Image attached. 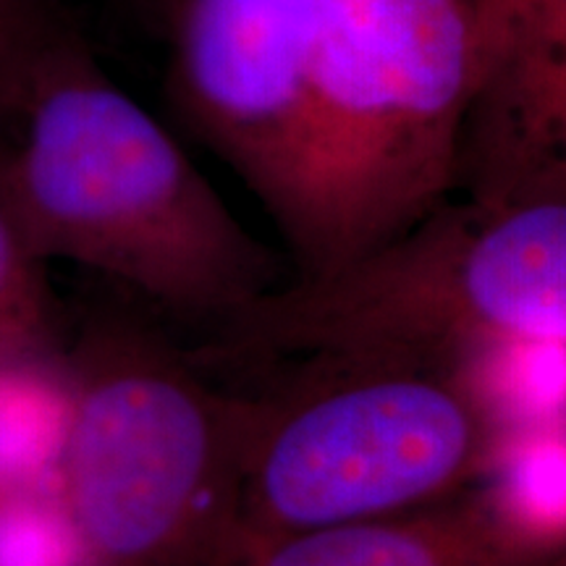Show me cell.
<instances>
[{"mask_svg": "<svg viewBox=\"0 0 566 566\" xmlns=\"http://www.w3.org/2000/svg\"><path fill=\"white\" fill-rule=\"evenodd\" d=\"M472 80L454 192L566 195V0H470Z\"/></svg>", "mask_w": 566, "mask_h": 566, "instance_id": "7", "label": "cell"}, {"mask_svg": "<svg viewBox=\"0 0 566 566\" xmlns=\"http://www.w3.org/2000/svg\"><path fill=\"white\" fill-rule=\"evenodd\" d=\"M250 396L229 564L279 537L412 512L480 483L506 430L457 352L338 349Z\"/></svg>", "mask_w": 566, "mask_h": 566, "instance_id": "2", "label": "cell"}, {"mask_svg": "<svg viewBox=\"0 0 566 566\" xmlns=\"http://www.w3.org/2000/svg\"><path fill=\"white\" fill-rule=\"evenodd\" d=\"M61 21L51 0H0V122L11 116L34 55Z\"/></svg>", "mask_w": 566, "mask_h": 566, "instance_id": "12", "label": "cell"}, {"mask_svg": "<svg viewBox=\"0 0 566 566\" xmlns=\"http://www.w3.org/2000/svg\"><path fill=\"white\" fill-rule=\"evenodd\" d=\"M514 566H566V548L554 551V554H546V556L527 558V562H520Z\"/></svg>", "mask_w": 566, "mask_h": 566, "instance_id": "13", "label": "cell"}, {"mask_svg": "<svg viewBox=\"0 0 566 566\" xmlns=\"http://www.w3.org/2000/svg\"><path fill=\"white\" fill-rule=\"evenodd\" d=\"M0 566H95L59 485L0 488Z\"/></svg>", "mask_w": 566, "mask_h": 566, "instance_id": "11", "label": "cell"}, {"mask_svg": "<svg viewBox=\"0 0 566 566\" xmlns=\"http://www.w3.org/2000/svg\"><path fill=\"white\" fill-rule=\"evenodd\" d=\"M158 17L176 116L286 233L310 84L334 40L338 0H158Z\"/></svg>", "mask_w": 566, "mask_h": 566, "instance_id": "6", "label": "cell"}, {"mask_svg": "<svg viewBox=\"0 0 566 566\" xmlns=\"http://www.w3.org/2000/svg\"><path fill=\"white\" fill-rule=\"evenodd\" d=\"M69 424L63 352L0 359V488L59 485Z\"/></svg>", "mask_w": 566, "mask_h": 566, "instance_id": "9", "label": "cell"}, {"mask_svg": "<svg viewBox=\"0 0 566 566\" xmlns=\"http://www.w3.org/2000/svg\"><path fill=\"white\" fill-rule=\"evenodd\" d=\"M535 558L485 480L412 509L304 530L229 566H514Z\"/></svg>", "mask_w": 566, "mask_h": 566, "instance_id": "8", "label": "cell"}, {"mask_svg": "<svg viewBox=\"0 0 566 566\" xmlns=\"http://www.w3.org/2000/svg\"><path fill=\"white\" fill-rule=\"evenodd\" d=\"M6 176L45 263L87 268L184 321L216 331L292 279L69 21L21 82Z\"/></svg>", "mask_w": 566, "mask_h": 566, "instance_id": "1", "label": "cell"}, {"mask_svg": "<svg viewBox=\"0 0 566 566\" xmlns=\"http://www.w3.org/2000/svg\"><path fill=\"white\" fill-rule=\"evenodd\" d=\"M71 424L59 491L95 566H229L250 396L129 313L63 346Z\"/></svg>", "mask_w": 566, "mask_h": 566, "instance_id": "3", "label": "cell"}, {"mask_svg": "<svg viewBox=\"0 0 566 566\" xmlns=\"http://www.w3.org/2000/svg\"><path fill=\"white\" fill-rule=\"evenodd\" d=\"M6 122H0V359L53 354L66 346L48 263L34 252L9 189Z\"/></svg>", "mask_w": 566, "mask_h": 566, "instance_id": "10", "label": "cell"}, {"mask_svg": "<svg viewBox=\"0 0 566 566\" xmlns=\"http://www.w3.org/2000/svg\"><path fill=\"white\" fill-rule=\"evenodd\" d=\"M470 80V0H338L283 233L294 275L363 258L454 195Z\"/></svg>", "mask_w": 566, "mask_h": 566, "instance_id": "5", "label": "cell"}, {"mask_svg": "<svg viewBox=\"0 0 566 566\" xmlns=\"http://www.w3.org/2000/svg\"><path fill=\"white\" fill-rule=\"evenodd\" d=\"M216 342L239 363L380 346H566V195L449 197L363 258L286 279L216 328Z\"/></svg>", "mask_w": 566, "mask_h": 566, "instance_id": "4", "label": "cell"}]
</instances>
